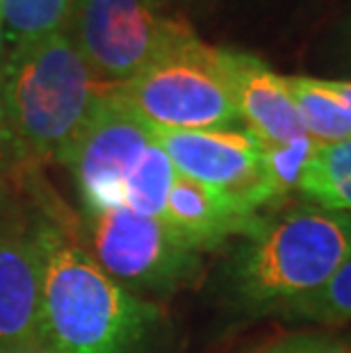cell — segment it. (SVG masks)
<instances>
[{
  "label": "cell",
  "instance_id": "6da1fadb",
  "mask_svg": "<svg viewBox=\"0 0 351 353\" xmlns=\"http://www.w3.org/2000/svg\"><path fill=\"white\" fill-rule=\"evenodd\" d=\"M41 255L43 340L57 353H130L160 317L53 226L34 230Z\"/></svg>",
  "mask_w": 351,
  "mask_h": 353
},
{
  "label": "cell",
  "instance_id": "7a4b0ae2",
  "mask_svg": "<svg viewBox=\"0 0 351 353\" xmlns=\"http://www.w3.org/2000/svg\"><path fill=\"white\" fill-rule=\"evenodd\" d=\"M103 87L66 32L14 43L0 73V105L19 151L59 160Z\"/></svg>",
  "mask_w": 351,
  "mask_h": 353
},
{
  "label": "cell",
  "instance_id": "3957f363",
  "mask_svg": "<svg viewBox=\"0 0 351 353\" xmlns=\"http://www.w3.org/2000/svg\"><path fill=\"white\" fill-rule=\"evenodd\" d=\"M351 260V214L312 203L263 219L233 262L237 299L256 312H279L326 283Z\"/></svg>",
  "mask_w": 351,
  "mask_h": 353
},
{
  "label": "cell",
  "instance_id": "277c9868",
  "mask_svg": "<svg viewBox=\"0 0 351 353\" xmlns=\"http://www.w3.org/2000/svg\"><path fill=\"white\" fill-rule=\"evenodd\" d=\"M112 87L153 128L210 130L240 121L223 69V50L208 46L194 32L162 50L135 78Z\"/></svg>",
  "mask_w": 351,
  "mask_h": 353
},
{
  "label": "cell",
  "instance_id": "5b68a950",
  "mask_svg": "<svg viewBox=\"0 0 351 353\" xmlns=\"http://www.w3.org/2000/svg\"><path fill=\"white\" fill-rule=\"evenodd\" d=\"M71 41L96 78L123 85L171 43L188 37V23L162 12L158 0H76Z\"/></svg>",
  "mask_w": 351,
  "mask_h": 353
},
{
  "label": "cell",
  "instance_id": "8992f818",
  "mask_svg": "<svg viewBox=\"0 0 351 353\" xmlns=\"http://www.w3.org/2000/svg\"><path fill=\"white\" fill-rule=\"evenodd\" d=\"M87 232L92 246L89 255L117 283L169 292L201 276V251L162 219L119 208L89 214Z\"/></svg>",
  "mask_w": 351,
  "mask_h": 353
},
{
  "label": "cell",
  "instance_id": "52a82bcc",
  "mask_svg": "<svg viewBox=\"0 0 351 353\" xmlns=\"http://www.w3.org/2000/svg\"><path fill=\"white\" fill-rule=\"evenodd\" d=\"M151 141V125L119 99L114 87H103L85 125L59 157L76 178L89 214L126 208V180Z\"/></svg>",
  "mask_w": 351,
  "mask_h": 353
},
{
  "label": "cell",
  "instance_id": "ba28073f",
  "mask_svg": "<svg viewBox=\"0 0 351 353\" xmlns=\"http://www.w3.org/2000/svg\"><path fill=\"white\" fill-rule=\"evenodd\" d=\"M151 130L181 176L205 185L246 212L258 214L274 205L263 141L251 130H164L153 125Z\"/></svg>",
  "mask_w": 351,
  "mask_h": 353
},
{
  "label": "cell",
  "instance_id": "9c48e42d",
  "mask_svg": "<svg viewBox=\"0 0 351 353\" xmlns=\"http://www.w3.org/2000/svg\"><path fill=\"white\" fill-rule=\"evenodd\" d=\"M41 288L34 232L0 226V353H30L46 342Z\"/></svg>",
  "mask_w": 351,
  "mask_h": 353
},
{
  "label": "cell",
  "instance_id": "30bf717a",
  "mask_svg": "<svg viewBox=\"0 0 351 353\" xmlns=\"http://www.w3.org/2000/svg\"><path fill=\"white\" fill-rule=\"evenodd\" d=\"M230 96L237 117L263 144H288L305 134L301 117L290 96L285 76H276L263 59L223 50Z\"/></svg>",
  "mask_w": 351,
  "mask_h": 353
},
{
  "label": "cell",
  "instance_id": "8fae6325",
  "mask_svg": "<svg viewBox=\"0 0 351 353\" xmlns=\"http://www.w3.org/2000/svg\"><path fill=\"white\" fill-rule=\"evenodd\" d=\"M162 221L203 253L223 244L228 237L251 235L263 216L246 212L221 194L176 171Z\"/></svg>",
  "mask_w": 351,
  "mask_h": 353
},
{
  "label": "cell",
  "instance_id": "7c38bea8",
  "mask_svg": "<svg viewBox=\"0 0 351 353\" xmlns=\"http://www.w3.org/2000/svg\"><path fill=\"white\" fill-rule=\"evenodd\" d=\"M297 192L312 205L351 214V139L319 144Z\"/></svg>",
  "mask_w": 351,
  "mask_h": 353
},
{
  "label": "cell",
  "instance_id": "4fadbf2b",
  "mask_svg": "<svg viewBox=\"0 0 351 353\" xmlns=\"http://www.w3.org/2000/svg\"><path fill=\"white\" fill-rule=\"evenodd\" d=\"M290 96L301 117L305 134L319 144L351 139V114L335 96L319 85L317 78H285Z\"/></svg>",
  "mask_w": 351,
  "mask_h": 353
},
{
  "label": "cell",
  "instance_id": "5bb4252c",
  "mask_svg": "<svg viewBox=\"0 0 351 353\" xmlns=\"http://www.w3.org/2000/svg\"><path fill=\"white\" fill-rule=\"evenodd\" d=\"M76 0H0L5 41L23 43L66 32Z\"/></svg>",
  "mask_w": 351,
  "mask_h": 353
},
{
  "label": "cell",
  "instance_id": "9a60e30c",
  "mask_svg": "<svg viewBox=\"0 0 351 353\" xmlns=\"http://www.w3.org/2000/svg\"><path fill=\"white\" fill-rule=\"evenodd\" d=\"M174 176V164L153 137L137 167L126 180V208H130L137 214L162 219Z\"/></svg>",
  "mask_w": 351,
  "mask_h": 353
},
{
  "label": "cell",
  "instance_id": "2e32d148",
  "mask_svg": "<svg viewBox=\"0 0 351 353\" xmlns=\"http://www.w3.org/2000/svg\"><path fill=\"white\" fill-rule=\"evenodd\" d=\"M288 319L312 321L322 326H342L351 321V260H347L326 283L294 299L279 310Z\"/></svg>",
  "mask_w": 351,
  "mask_h": 353
},
{
  "label": "cell",
  "instance_id": "e0dca14e",
  "mask_svg": "<svg viewBox=\"0 0 351 353\" xmlns=\"http://www.w3.org/2000/svg\"><path fill=\"white\" fill-rule=\"evenodd\" d=\"M319 141H315L310 134L288 141V144H263L265 155V169L274 205L281 203L285 196L299 190L301 176L312 155L317 153Z\"/></svg>",
  "mask_w": 351,
  "mask_h": 353
},
{
  "label": "cell",
  "instance_id": "ac0fdd59",
  "mask_svg": "<svg viewBox=\"0 0 351 353\" xmlns=\"http://www.w3.org/2000/svg\"><path fill=\"white\" fill-rule=\"evenodd\" d=\"M251 353H351V342L331 335L299 333L274 340L265 347L253 349Z\"/></svg>",
  "mask_w": 351,
  "mask_h": 353
},
{
  "label": "cell",
  "instance_id": "d6986e66",
  "mask_svg": "<svg viewBox=\"0 0 351 353\" xmlns=\"http://www.w3.org/2000/svg\"><path fill=\"white\" fill-rule=\"evenodd\" d=\"M319 85L324 89H328L335 99H338L351 114V80H331V78H317Z\"/></svg>",
  "mask_w": 351,
  "mask_h": 353
},
{
  "label": "cell",
  "instance_id": "ffe728a7",
  "mask_svg": "<svg viewBox=\"0 0 351 353\" xmlns=\"http://www.w3.org/2000/svg\"><path fill=\"white\" fill-rule=\"evenodd\" d=\"M340 48L345 52V59L351 64V19H347L340 28Z\"/></svg>",
  "mask_w": 351,
  "mask_h": 353
},
{
  "label": "cell",
  "instance_id": "44dd1931",
  "mask_svg": "<svg viewBox=\"0 0 351 353\" xmlns=\"http://www.w3.org/2000/svg\"><path fill=\"white\" fill-rule=\"evenodd\" d=\"M7 144L17 146V144H14V139H12L10 128H7V121H5V112H3V105H0V148H5Z\"/></svg>",
  "mask_w": 351,
  "mask_h": 353
},
{
  "label": "cell",
  "instance_id": "7402d4cb",
  "mask_svg": "<svg viewBox=\"0 0 351 353\" xmlns=\"http://www.w3.org/2000/svg\"><path fill=\"white\" fill-rule=\"evenodd\" d=\"M0 151H3V148H0ZM7 203H10V185H7L5 174L0 171V216H3Z\"/></svg>",
  "mask_w": 351,
  "mask_h": 353
},
{
  "label": "cell",
  "instance_id": "603a6c76",
  "mask_svg": "<svg viewBox=\"0 0 351 353\" xmlns=\"http://www.w3.org/2000/svg\"><path fill=\"white\" fill-rule=\"evenodd\" d=\"M5 34H3V26H0V73H3V66H5Z\"/></svg>",
  "mask_w": 351,
  "mask_h": 353
}]
</instances>
